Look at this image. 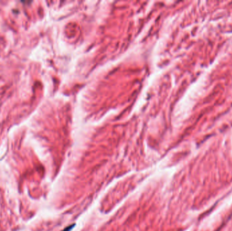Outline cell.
Returning a JSON list of instances; mask_svg holds the SVG:
<instances>
[{"label":"cell","instance_id":"obj_1","mask_svg":"<svg viewBox=\"0 0 232 231\" xmlns=\"http://www.w3.org/2000/svg\"><path fill=\"white\" fill-rule=\"evenodd\" d=\"M73 227H74V226H69V227L66 228V229H65V230H64L63 231H69L71 229V228H72Z\"/></svg>","mask_w":232,"mask_h":231}]
</instances>
